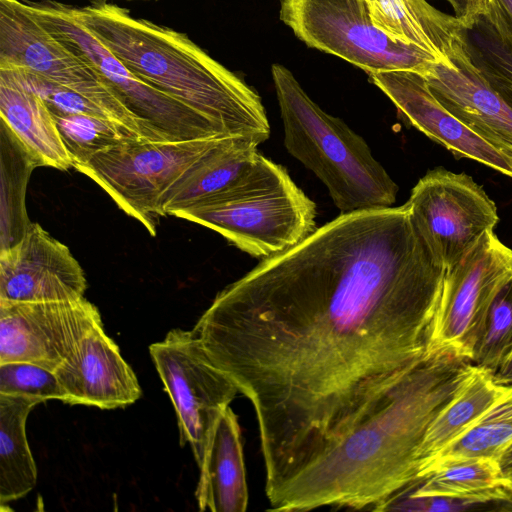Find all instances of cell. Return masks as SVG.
Segmentation results:
<instances>
[{"label":"cell","mask_w":512,"mask_h":512,"mask_svg":"<svg viewBox=\"0 0 512 512\" xmlns=\"http://www.w3.org/2000/svg\"><path fill=\"white\" fill-rule=\"evenodd\" d=\"M425 78L453 115L512 161V107L472 61L467 41L449 62H437Z\"/></svg>","instance_id":"obj_16"},{"label":"cell","mask_w":512,"mask_h":512,"mask_svg":"<svg viewBox=\"0 0 512 512\" xmlns=\"http://www.w3.org/2000/svg\"><path fill=\"white\" fill-rule=\"evenodd\" d=\"M271 72L284 145L324 183L341 214L392 207L398 186L364 138L323 111L286 67L273 64Z\"/></svg>","instance_id":"obj_4"},{"label":"cell","mask_w":512,"mask_h":512,"mask_svg":"<svg viewBox=\"0 0 512 512\" xmlns=\"http://www.w3.org/2000/svg\"><path fill=\"white\" fill-rule=\"evenodd\" d=\"M280 19L309 47L369 74L413 71L425 77L439 62L421 48L380 30L366 0H281Z\"/></svg>","instance_id":"obj_7"},{"label":"cell","mask_w":512,"mask_h":512,"mask_svg":"<svg viewBox=\"0 0 512 512\" xmlns=\"http://www.w3.org/2000/svg\"><path fill=\"white\" fill-rule=\"evenodd\" d=\"M39 398L0 394V504L26 496L37 482V468L27 436L26 420Z\"/></svg>","instance_id":"obj_24"},{"label":"cell","mask_w":512,"mask_h":512,"mask_svg":"<svg viewBox=\"0 0 512 512\" xmlns=\"http://www.w3.org/2000/svg\"><path fill=\"white\" fill-rule=\"evenodd\" d=\"M105 1H107V0H97V2H105Z\"/></svg>","instance_id":"obj_36"},{"label":"cell","mask_w":512,"mask_h":512,"mask_svg":"<svg viewBox=\"0 0 512 512\" xmlns=\"http://www.w3.org/2000/svg\"><path fill=\"white\" fill-rule=\"evenodd\" d=\"M64 403L99 409L123 408L142 395L138 379L103 323L80 340L54 371Z\"/></svg>","instance_id":"obj_17"},{"label":"cell","mask_w":512,"mask_h":512,"mask_svg":"<svg viewBox=\"0 0 512 512\" xmlns=\"http://www.w3.org/2000/svg\"><path fill=\"white\" fill-rule=\"evenodd\" d=\"M507 387L497 383L490 372L474 367L426 432L418 457L420 481L427 476L436 457L464 434Z\"/></svg>","instance_id":"obj_22"},{"label":"cell","mask_w":512,"mask_h":512,"mask_svg":"<svg viewBox=\"0 0 512 512\" xmlns=\"http://www.w3.org/2000/svg\"><path fill=\"white\" fill-rule=\"evenodd\" d=\"M511 443L512 385H508L485 413L436 457L427 476L437 466L452 461L470 458L497 459Z\"/></svg>","instance_id":"obj_26"},{"label":"cell","mask_w":512,"mask_h":512,"mask_svg":"<svg viewBox=\"0 0 512 512\" xmlns=\"http://www.w3.org/2000/svg\"><path fill=\"white\" fill-rule=\"evenodd\" d=\"M496 459L470 458L437 466L427 477L389 501L382 511L401 501L445 498L474 503L506 501Z\"/></svg>","instance_id":"obj_23"},{"label":"cell","mask_w":512,"mask_h":512,"mask_svg":"<svg viewBox=\"0 0 512 512\" xmlns=\"http://www.w3.org/2000/svg\"><path fill=\"white\" fill-rule=\"evenodd\" d=\"M408 202L447 270L499 220L496 204L480 185L465 173L442 167L417 182Z\"/></svg>","instance_id":"obj_12"},{"label":"cell","mask_w":512,"mask_h":512,"mask_svg":"<svg viewBox=\"0 0 512 512\" xmlns=\"http://www.w3.org/2000/svg\"><path fill=\"white\" fill-rule=\"evenodd\" d=\"M506 501L505 503H508L509 505H512V487L506 488Z\"/></svg>","instance_id":"obj_35"},{"label":"cell","mask_w":512,"mask_h":512,"mask_svg":"<svg viewBox=\"0 0 512 512\" xmlns=\"http://www.w3.org/2000/svg\"><path fill=\"white\" fill-rule=\"evenodd\" d=\"M493 376L499 384L512 385V356Z\"/></svg>","instance_id":"obj_34"},{"label":"cell","mask_w":512,"mask_h":512,"mask_svg":"<svg viewBox=\"0 0 512 512\" xmlns=\"http://www.w3.org/2000/svg\"><path fill=\"white\" fill-rule=\"evenodd\" d=\"M374 24L389 36L449 62L467 41L468 30L426 0H366Z\"/></svg>","instance_id":"obj_20"},{"label":"cell","mask_w":512,"mask_h":512,"mask_svg":"<svg viewBox=\"0 0 512 512\" xmlns=\"http://www.w3.org/2000/svg\"><path fill=\"white\" fill-rule=\"evenodd\" d=\"M102 324L98 308L84 297L69 301H0V363L29 362L56 368Z\"/></svg>","instance_id":"obj_13"},{"label":"cell","mask_w":512,"mask_h":512,"mask_svg":"<svg viewBox=\"0 0 512 512\" xmlns=\"http://www.w3.org/2000/svg\"><path fill=\"white\" fill-rule=\"evenodd\" d=\"M23 4L41 26L107 83L154 140L230 136L209 118L134 75L73 16L69 5L52 0Z\"/></svg>","instance_id":"obj_6"},{"label":"cell","mask_w":512,"mask_h":512,"mask_svg":"<svg viewBox=\"0 0 512 512\" xmlns=\"http://www.w3.org/2000/svg\"><path fill=\"white\" fill-rule=\"evenodd\" d=\"M472 360L435 346L385 403L269 502L273 511H382L419 481L426 432L471 374Z\"/></svg>","instance_id":"obj_2"},{"label":"cell","mask_w":512,"mask_h":512,"mask_svg":"<svg viewBox=\"0 0 512 512\" xmlns=\"http://www.w3.org/2000/svg\"><path fill=\"white\" fill-rule=\"evenodd\" d=\"M175 216L216 231L260 260L289 250L317 229L315 202L283 166L262 154L235 185Z\"/></svg>","instance_id":"obj_5"},{"label":"cell","mask_w":512,"mask_h":512,"mask_svg":"<svg viewBox=\"0 0 512 512\" xmlns=\"http://www.w3.org/2000/svg\"><path fill=\"white\" fill-rule=\"evenodd\" d=\"M1 250L18 243L32 223L25 191L32 170L39 167L30 152L1 120Z\"/></svg>","instance_id":"obj_25"},{"label":"cell","mask_w":512,"mask_h":512,"mask_svg":"<svg viewBox=\"0 0 512 512\" xmlns=\"http://www.w3.org/2000/svg\"><path fill=\"white\" fill-rule=\"evenodd\" d=\"M260 143L245 136L219 139L165 192L161 215H173L239 182L257 163Z\"/></svg>","instance_id":"obj_19"},{"label":"cell","mask_w":512,"mask_h":512,"mask_svg":"<svg viewBox=\"0 0 512 512\" xmlns=\"http://www.w3.org/2000/svg\"><path fill=\"white\" fill-rule=\"evenodd\" d=\"M0 69L31 73L105 109L117 123L153 140L146 126L86 62L41 26L18 0H0Z\"/></svg>","instance_id":"obj_9"},{"label":"cell","mask_w":512,"mask_h":512,"mask_svg":"<svg viewBox=\"0 0 512 512\" xmlns=\"http://www.w3.org/2000/svg\"><path fill=\"white\" fill-rule=\"evenodd\" d=\"M400 117L459 158H469L512 178V161L453 115L434 95L426 78L413 71L370 74Z\"/></svg>","instance_id":"obj_15"},{"label":"cell","mask_w":512,"mask_h":512,"mask_svg":"<svg viewBox=\"0 0 512 512\" xmlns=\"http://www.w3.org/2000/svg\"><path fill=\"white\" fill-rule=\"evenodd\" d=\"M454 16L466 30L474 28L485 14V0H447Z\"/></svg>","instance_id":"obj_32"},{"label":"cell","mask_w":512,"mask_h":512,"mask_svg":"<svg viewBox=\"0 0 512 512\" xmlns=\"http://www.w3.org/2000/svg\"><path fill=\"white\" fill-rule=\"evenodd\" d=\"M512 356V277L495 296L472 362L495 374Z\"/></svg>","instance_id":"obj_28"},{"label":"cell","mask_w":512,"mask_h":512,"mask_svg":"<svg viewBox=\"0 0 512 512\" xmlns=\"http://www.w3.org/2000/svg\"><path fill=\"white\" fill-rule=\"evenodd\" d=\"M70 9L141 80L209 118L228 135L260 144L269 138L260 96L186 34L134 18L106 2Z\"/></svg>","instance_id":"obj_3"},{"label":"cell","mask_w":512,"mask_h":512,"mask_svg":"<svg viewBox=\"0 0 512 512\" xmlns=\"http://www.w3.org/2000/svg\"><path fill=\"white\" fill-rule=\"evenodd\" d=\"M86 289L85 273L69 248L38 223L0 251V301L77 300Z\"/></svg>","instance_id":"obj_14"},{"label":"cell","mask_w":512,"mask_h":512,"mask_svg":"<svg viewBox=\"0 0 512 512\" xmlns=\"http://www.w3.org/2000/svg\"><path fill=\"white\" fill-rule=\"evenodd\" d=\"M223 137L181 141L127 138L74 169L96 182L154 236L165 192Z\"/></svg>","instance_id":"obj_8"},{"label":"cell","mask_w":512,"mask_h":512,"mask_svg":"<svg viewBox=\"0 0 512 512\" xmlns=\"http://www.w3.org/2000/svg\"><path fill=\"white\" fill-rule=\"evenodd\" d=\"M149 352L174 406L180 445H190L199 467L219 416L239 391L212 363L192 331L174 328L151 344Z\"/></svg>","instance_id":"obj_10"},{"label":"cell","mask_w":512,"mask_h":512,"mask_svg":"<svg viewBox=\"0 0 512 512\" xmlns=\"http://www.w3.org/2000/svg\"><path fill=\"white\" fill-rule=\"evenodd\" d=\"M496 460L506 487H512V443L502 451Z\"/></svg>","instance_id":"obj_33"},{"label":"cell","mask_w":512,"mask_h":512,"mask_svg":"<svg viewBox=\"0 0 512 512\" xmlns=\"http://www.w3.org/2000/svg\"><path fill=\"white\" fill-rule=\"evenodd\" d=\"M0 394L35 397L43 402L65 400L54 371L22 361L0 363Z\"/></svg>","instance_id":"obj_30"},{"label":"cell","mask_w":512,"mask_h":512,"mask_svg":"<svg viewBox=\"0 0 512 512\" xmlns=\"http://www.w3.org/2000/svg\"><path fill=\"white\" fill-rule=\"evenodd\" d=\"M51 112L72 158L73 168L127 138L141 137L129 128L103 117Z\"/></svg>","instance_id":"obj_27"},{"label":"cell","mask_w":512,"mask_h":512,"mask_svg":"<svg viewBox=\"0 0 512 512\" xmlns=\"http://www.w3.org/2000/svg\"><path fill=\"white\" fill-rule=\"evenodd\" d=\"M195 491L200 511L244 512L249 502L238 417L228 406L219 416L199 466Z\"/></svg>","instance_id":"obj_18"},{"label":"cell","mask_w":512,"mask_h":512,"mask_svg":"<svg viewBox=\"0 0 512 512\" xmlns=\"http://www.w3.org/2000/svg\"><path fill=\"white\" fill-rule=\"evenodd\" d=\"M467 45L472 61L512 107V53L483 18L468 30Z\"/></svg>","instance_id":"obj_29"},{"label":"cell","mask_w":512,"mask_h":512,"mask_svg":"<svg viewBox=\"0 0 512 512\" xmlns=\"http://www.w3.org/2000/svg\"><path fill=\"white\" fill-rule=\"evenodd\" d=\"M0 115L39 166L73 168L48 105L8 69H0Z\"/></svg>","instance_id":"obj_21"},{"label":"cell","mask_w":512,"mask_h":512,"mask_svg":"<svg viewBox=\"0 0 512 512\" xmlns=\"http://www.w3.org/2000/svg\"><path fill=\"white\" fill-rule=\"evenodd\" d=\"M482 18L512 53V0H485Z\"/></svg>","instance_id":"obj_31"},{"label":"cell","mask_w":512,"mask_h":512,"mask_svg":"<svg viewBox=\"0 0 512 512\" xmlns=\"http://www.w3.org/2000/svg\"><path fill=\"white\" fill-rule=\"evenodd\" d=\"M512 277V250L494 230L447 270L434 332V346H445L472 360L490 306Z\"/></svg>","instance_id":"obj_11"},{"label":"cell","mask_w":512,"mask_h":512,"mask_svg":"<svg viewBox=\"0 0 512 512\" xmlns=\"http://www.w3.org/2000/svg\"><path fill=\"white\" fill-rule=\"evenodd\" d=\"M447 269L412 205L340 214L222 289L191 330L252 404L278 489L432 351Z\"/></svg>","instance_id":"obj_1"}]
</instances>
